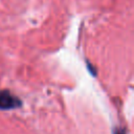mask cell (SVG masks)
<instances>
[{"mask_svg":"<svg viewBox=\"0 0 134 134\" xmlns=\"http://www.w3.org/2000/svg\"><path fill=\"white\" fill-rule=\"evenodd\" d=\"M21 106V100L7 90H0V109L9 110Z\"/></svg>","mask_w":134,"mask_h":134,"instance_id":"cell-1","label":"cell"}]
</instances>
